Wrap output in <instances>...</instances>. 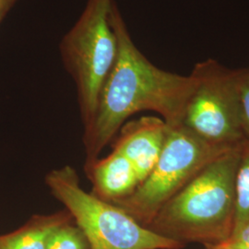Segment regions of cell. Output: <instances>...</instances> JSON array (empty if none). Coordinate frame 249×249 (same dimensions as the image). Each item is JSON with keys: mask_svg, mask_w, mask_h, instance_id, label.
<instances>
[{"mask_svg": "<svg viewBox=\"0 0 249 249\" xmlns=\"http://www.w3.org/2000/svg\"><path fill=\"white\" fill-rule=\"evenodd\" d=\"M249 222V141L241 146L235 176V220L233 230Z\"/></svg>", "mask_w": 249, "mask_h": 249, "instance_id": "30bf717a", "label": "cell"}, {"mask_svg": "<svg viewBox=\"0 0 249 249\" xmlns=\"http://www.w3.org/2000/svg\"><path fill=\"white\" fill-rule=\"evenodd\" d=\"M233 148L209 142L184 125L170 127L150 175L131 195L111 203L147 227L160 209L207 164Z\"/></svg>", "mask_w": 249, "mask_h": 249, "instance_id": "277c9868", "label": "cell"}, {"mask_svg": "<svg viewBox=\"0 0 249 249\" xmlns=\"http://www.w3.org/2000/svg\"><path fill=\"white\" fill-rule=\"evenodd\" d=\"M170 126L156 116H143L124 123L113 144L130 161L140 184L147 178L159 160Z\"/></svg>", "mask_w": 249, "mask_h": 249, "instance_id": "52a82bcc", "label": "cell"}, {"mask_svg": "<svg viewBox=\"0 0 249 249\" xmlns=\"http://www.w3.org/2000/svg\"><path fill=\"white\" fill-rule=\"evenodd\" d=\"M85 171L92 184L91 193L108 202L131 195L140 185L130 161L116 150L105 158L86 164Z\"/></svg>", "mask_w": 249, "mask_h": 249, "instance_id": "ba28073f", "label": "cell"}, {"mask_svg": "<svg viewBox=\"0 0 249 249\" xmlns=\"http://www.w3.org/2000/svg\"><path fill=\"white\" fill-rule=\"evenodd\" d=\"M72 220L66 209L49 215H35L18 230L1 235L0 249H46L53 231Z\"/></svg>", "mask_w": 249, "mask_h": 249, "instance_id": "9c48e42d", "label": "cell"}, {"mask_svg": "<svg viewBox=\"0 0 249 249\" xmlns=\"http://www.w3.org/2000/svg\"><path fill=\"white\" fill-rule=\"evenodd\" d=\"M225 244L228 246V248L230 249H249V247L245 246L240 243L237 242H233V241L227 240L225 242Z\"/></svg>", "mask_w": 249, "mask_h": 249, "instance_id": "9a60e30c", "label": "cell"}, {"mask_svg": "<svg viewBox=\"0 0 249 249\" xmlns=\"http://www.w3.org/2000/svg\"><path fill=\"white\" fill-rule=\"evenodd\" d=\"M51 194L71 213L91 249H180L184 245L166 238L138 223L116 205L85 191L71 166L48 173Z\"/></svg>", "mask_w": 249, "mask_h": 249, "instance_id": "3957f363", "label": "cell"}, {"mask_svg": "<svg viewBox=\"0 0 249 249\" xmlns=\"http://www.w3.org/2000/svg\"><path fill=\"white\" fill-rule=\"evenodd\" d=\"M18 0H0V23Z\"/></svg>", "mask_w": 249, "mask_h": 249, "instance_id": "5bb4252c", "label": "cell"}, {"mask_svg": "<svg viewBox=\"0 0 249 249\" xmlns=\"http://www.w3.org/2000/svg\"><path fill=\"white\" fill-rule=\"evenodd\" d=\"M46 249H91L83 231L70 221L60 225L51 234Z\"/></svg>", "mask_w": 249, "mask_h": 249, "instance_id": "8fae6325", "label": "cell"}, {"mask_svg": "<svg viewBox=\"0 0 249 249\" xmlns=\"http://www.w3.org/2000/svg\"><path fill=\"white\" fill-rule=\"evenodd\" d=\"M110 22L117 39L116 61L103 86L96 114L84 129L85 165L99 158L125 120L142 111L158 113L170 127L182 125L196 80L162 71L134 44L123 17L112 0Z\"/></svg>", "mask_w": 249, "mask_h": 249, "instance_id": "6da1fadb", "label": "cell"}, {"mask_svg": "<svg viewBox=\"0 0 249 249\" xmlns=\"http://www.w3.org/2000/svg\"><path fill=\"white\" fill-rule=\"evenodd\" d=\"M238 97L241 127L249 141V68L238 70Z\"/></svg>", "mask_w": 249, "mask_h": 249, "instance_id": "7c38bea8", "label": "cell"}, {"mask_svg": "<svg viewBox=\"0 0 249 249\" xmlns=\"http://www.w3.org/2000/svg\"><path fill=\"white\" fill-rule=\"evenodd\" d=\"M192 75L196 86L188 100L182 125L209 142L236 147L246 139L242 131L238 70L214 60L197 63Z\"/></svg>", "mask_w": 249, "mask_h": 249, "instance_id": "8992f818", "label": "cell"}, {"mask_svg": "<svg viewBox=\"0 0 249 249\" xmlns=\"http://www.w3.org/2000/svg\"><path fill=\"white\" fill-rule=\"evenodd\" d=\"M206 249H230L228 246L225 244V242L220 244H214V245H205Z\"/></svg>", "mask_w": 249, "mask_h": 249, "instance_id": "2e32d148", "label": "cell"}, {"mask_svg": "<svg viewBox=\"0 0 249 249\" xmlns=\"http://www.w3.org/2000/svg\"><path fill=\"white\" fill-rule=\"evenodd\" d=\"M228 240L233 241L249 247V222L242 224L232 231L231 237Z\"/></svg>", "mask_w": 249, "mask_h": 249, "instance_id": "4fadbf2b", "label": "cell"}, {"mask_svg": "<svg viewBox=\"0 0 249 249\" xmlns=\"http://www.w3.org/2000/svg\"><path fill=\"white\" fill-rule=\"evenodd\" d=\"M112 0H88L64 36L63 62L75 80L84 129L92 122L103 86L116 61L117 39L110 22Z\"/></svg>", "mask_w": 249, "mask_h": 249, "instance_id": "5b68a950", "label": "cell"}, {"mask_svg": "<svg viewBox=\"0 0 249 249\" xmlns=\"http://www.w3.org/2000/svg\"><path fill=\"white\" fill-rule=\"evenodd\" d=\"M242 143L207 164L160 209L147 228L184 246L228 240L234 227L235 176Z\"/></svg>", "mask_w": 249, "mask_h": 249, "instance_id": "7a4b0ae2", "label": "cell"}]
</instances>
